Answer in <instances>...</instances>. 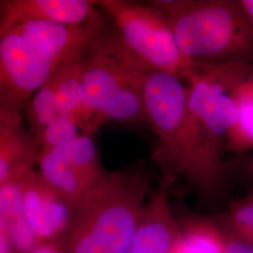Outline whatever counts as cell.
<instances>
[{
  "instance_id": "obj_17",
  "label": "cell",
  "mask_w": 253,
  "mask_h": 253,
  "mask_svg": "<svg viewBox=\"0 0 253 253\" xmlns=\"http://www.w3.org/2000/svg\"><path fill=\"white\" fill-rule=\"evenodd\" d=\"M230 91L239 109V118L227 137L226 150L237 153L253 150V100L236 87V83Z\"/></svg>"
},
{
  "instance_id": "obj_12",
  "label": "cell",
  "mask_w": 253,
  "mask_h": 253,
  "mask_svg": "<svg viewBox=\"0 0 253 253\" xmlns=\"http://www.w3.org/2000/svg\"><path fill=\"white\" fill-rule=\"evenodd\" d=\"M41 149L38 138L25 125L23 112L0 111V184L20 180L35 169Z\"/></svg>"
},
{
  "instance_id": "obj_10",
  "label": "cell",
  "mask_w": 253,
  "mask_h": 253,
  "mask_svg": "<svg viewBox=\"0 0 253 253\" xmlns=\"http://www.w3.org/2000/svg\"><path fill=\"white\" fill-rule=\"evenodd\" d=\"M175 181L162 176L150 191L135 232L123 253H172L179 237L178 217L170 204V190Z\"/></svg>"
},
{
  "instance_id": "obj_5",
  "label": "cell",
  "mask_w": 253,
  "mask_h": 253,
  "mask_svg": "<svg viewBox=\"0 0 253 253\" xmlns=\"http://www.w3.org/2000/svg\"><path fill=\"white\" fill-rule=\"evenodd\" d=\"M97 6L117 27L130 51L151 70L190 83L199 68L182 54L167 14L159 8L126 0H101Z\"/></svg>"
},
{
  "instance_id": "obj_4",
  "label": "cell",
  "mask_w": 253,
  "mask_h": 253,
  "mask_svg": "<svg viewBox=\"0 0 253 253\" xmlns=\"http://www.w3.org/2000/svg\"><path fill=\"white\" fill-rule=\"evenodd\" d=\"M169 17L182 54L197 68L253 67V23L239 0H152Z\"/></svg>"
},
{
  "instance_id": "obj_13",
  "label": "cell",
  "mask_w": 253,
  "mask_h": 253,
  "mask_svg": "<svg viewBox=\"0 0 253 253\" xmlns=\"http://www.w3.org/2000/svg\"><path fill=\"white\" fill-rule=\"evenodd\" d=\"M19 181L0 184V229L9 235L19 253H30L40 243L24 214Z\"/></svg>"
},
{
  "instance_id": "obj_7",
  "label": "cell",
  "mask_w": 253,
  "mask_h": 253,
  "mask_svg": "<svg viewBox=\"0 0 253 253\" xmlns=\"http://www.w3.org/2000/svg\"><path fill=\"white\" fill-rule=\"evenodd\" d=\"M57 70L18 32L0 34V111L23 112Z\"/></svg>"
},
{
  "instance_id": "obj_9",
  "label": "cell",
  "mask_w": 253,
  "mask_h": 253,
  "mask_svg": "<svg viewBox=\"0 0 253 253\" xmlns=\"http://www.w3.org/2000/svg\"><path fill=\"white\" fill-rule=\"evenodd\" d=\"M27 224L40 244L59 242L73 219L74 208L32 169L19 181Z\"/></svg>"
},
{
  "instance_id": "obj_24",
  "label": "cell",
  "mask_w": 253,
  "mask_h": 253,
  "mask_svg": "<svg viewBox=\"0 0 253 253\" xmlns=\"http://www.w3.org/2000/svg\"><path fill=\"white\" fill-rule=\"evenodd\" d=\"M243 172H244L245 177L253 184V152L245 161Z\"/></svg>"
},
{
  "instance_id": "obj_15",
  "label": "cell",
  "mask_w": 253,
  "mask_h": 253,
  "mask_svg": "<svg viewBox=\"0 0 253 253\" xmlns=\"http://www.w3.org/2000/svg\"><path fill=\"white\" fill-rule=\"evenodd\" d=\"M60 69L28 100L23 109L27 127L35 137L59 116L56 93Z\"/></svg>"
},
{
  "instance_id": "obj_3",
  "label": "cell",
  "mask_w": 253,
  "mask_h": 253,
  "mask_svg": "<svg viewBox=\"0 0 253 253\" xmlns=\"http://www.w3.org/2000/svg\"><path fill=\"white\" fill-rule=\"evenodd\" d=\"M144 163L111 171L99 189L74 208L59 240L64 253H123L135 232L151 191Z\"/></svg>"
},
{
  "instance_id": "obj_8",
  "label": "cell",
  "mask_w": 253,
  "mask_h": 253,
  "mask_svg": "<svg viewBox=\"0 0 253 253\" xmlns=\"http://www.w3.org/2000/svg\"><path fill=\"white\" fill-rule=\"evenodd\" d=\"M113 25L108 15L98 7L89 20L79 25L29 21L11 30L18 32L39 54L60 69L83 57L91 43Z\"/></svg>"
},
{
  "instance_id": "obj_6",
  "label": "cell",
  "mask_w": 253,
  "mask_h": 253,
  "mask_svg": "<svg viewBox=\"0 0 253 253\" xmlns=\"http://www.w3.org/2000/svg\"><path fill=\"white\" fill-rule=\"evenodd\" d=\"M37 170L44 180L73 208L108 178L98 147L91 136L76 137L55 148H42Z\"/></svg>"
},
{
  "instance_id": "obj_1",
  "label": "cell",
  "mask_w": 253,
  "mask_h": 253,
  "mask_svg": "<svg viewBox=\"0 0 253 253\" xmlns=\"http://www.w3.org/2000/svg\"><path fill=\"white\" fill-rule=\"evenodd\" d=\"M188 94L177 77L153 70L147 73L146 124L157 137L150 159L163 176L184 181L202 204L214 207L227 195L226 150L190 112Z\"/></svg>"
},
{
  "instance_id": "obj_21",
  "label": "cell",
  "mask_w": 253,
  "mask_h": 253,
  "mask_svg": "<svg viewBox=\"0 0 253 253\" xmlns=\"http://www.w3.org/2000/svg\"><path fill=\"white\" fill-rule=\"evenodd\" d=\"M236 87L253 100V68L246 76L236 83Z\"/></svg>"
},
{
  "instance_id": "obj_16",
  "label": "cell",
  "mask_w": 253,
  "mask_h": 253,
  "mask_svg": "<svg viewBox=\"0 0 253 253\" xmlns=\"http://www.w3.org/2000/svg\"><path fill=\"white\" fill-rule=\"evenodd\" d=\"M83 73V57L63 66L60 69L56 93V102L59 116L75 118L78 124H80L82 116L81 84Z\"/></svg>"
},
{
  "instance_id": "obj_19",
  "label": "cell",
  "mask_w": 253,
  "mask_h": 253,
  "mask_svg": "<svg viewBox=\"0 0 253 253\" xmlns=\"http://www.w3.org/2000/svg\"><path fill=\"white\" fill-rule=\"evenodd\" d=\"M81 134V127L75 118L58 116L37 138L42 148H55L72 142Z\"/></svg>"
},
{
  "instance_id": "obj_23",
  "label": "cell",
  "mask_w": 253,
  "mask_h": 253,
  "mask_svg": "<svg viewBox=\"0 0 253 253\" xmlns=\"http://www.w3.org/2000/svg\"><path fill=\"white\" fill-rule=\"evenodd\" d=\"M30 253H64L58 242L42 243L36 247Z\"/></svg>"
},
{
  "instance_id": "obj_2",
  "label": "cell",
  "mask_w": 253,
  "mask_h": 253,
  "mask_svg": "<svg viewBox=\"0 0 253 253\" xmlns=\"http://www.w3.org/2000/svg\"><path fill=\"white\" fill-rule=\"evenodd\" d=\"M83 61V134L92 137L107 121L146 123L145 84L151 69L130 51L115 25L91 43Z\"/></svg>"
},
{
  "instance_id": "obj_18",
  "label": "cell",
  "mask_w": 253,
  "mask_h": 253,
  "mask_svg": "<svg viewBox=\"0 0 253 253\" xmlns=\"http://www.w3.org/2000/svg\"><path fill=\"white\" fill-rule=\"evenodd\" d=\"M219 218L235 232L253 242V192L231 204Z\"/></svg>"
},
{
  "instance_id": "obj_11",
  "label": "cell",
  "mask_w": 253,
  "mask_h": 253,
  "mask_svg": "<svg viewBox=\"0 0 253 253\" xmlns=\"http://www.w3.org/2000/svg\"><path fill=\"white\" fill-rule=\"evenodd\" d=\"M97 10L93 0H1L0 34L29 21L79 25Z\"/></svg>"
},
{
  "instance_id": "obj_25",
  "label": "cell",
  "mask_w": 253,
  "mask_h": 253,
  "mask_svg": "<svg viewBox=\"0 0 253 253\" xmlns=\"http://www.w3.org/2000/svg\"><path fill=\"white\" fill-rule=\"evenodd\" d=\"M239 2L253 23V0H239Z\"/></svg>"
},
{
  "instance_id": "obj_22",
  "label": "cell",
  "mask_w": 253,
  "mask_h": 253,
  "mask_svg": "<svg viewBox=\"0 0 253 253\" xmlns=\"http://www.w3.org/2000/svg\"><path fill=\"white\" fill-rule=\"evenodd\" d=\"M0 253H20L9 235L0 229Z\"/></svg>"
},
{
  "instance_id": "obj_20",
  "label": "cell",
  "mask_w": 253,
  "mask_h": 253,
  "mask_svg": "<svg viewBox=\"0 0 253 253\" xmlns=\"http://www.w3.org/2000/svg\"><path fill=\"white\" fill-rule=\"evenodd\" d=\"M214 217L222 235L224 253H253V242L237 234L217 215H215Z\"/></svg>"
},
{
  "instance_id": "obj_14",
  "label": "cell",
  "mask_w": 253,
  "mask_h": 253,
  "mask_svg": "<svg viewBox=\"0 0 253 253\" xmlns=\"http://www.w3.org/2000/svg\"><path fill=\"white\" fill-rule=\"evenodd\" d=\"M180 234L172 253H224L223 239L214 216L178 217Z\"/></svg>"
}]
</instances>
